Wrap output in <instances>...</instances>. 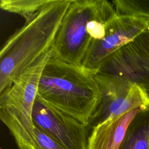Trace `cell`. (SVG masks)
<instances>
[{"label":"cell","mask_w":149,"mask_h":149,"mask_svg":"<svg viewBox=\"0 0 149 149\" xmlns=\"http://www.w3.org/2000/svg\"><path fill=\"white\" fill-rule=\"evenodd\" d=\"M72 0H49L6 41L0 52V93L52 48Z\"/></svg>","instance_id":"obj_1"},{"label":"cell","mask_w":149,"mask_h":149,"mask_svg":"<svg viewBox=\"0 0 149 149\" xmlns=\"http://www.w3.org/2000/svg\"><path fill=\"white\" fill-rule=\"evenodd\" d=\"M148 26V17L116 13L107 23L104 37L92 42L82 65L96 70L106 58L147 30Z\"/></svg>","instance_id":"obj_7"},{"label":"cell","mask_w":149,"mask_h":149,"mask_svg":"<svg viewBox=\"0 0 149 149\" xmlns=\"http://www.w3.org/2000/svg\"><path fill=\"white\" fill-rule=\"evenodd\" d=\"M148 31H149V26H148V29H147Z\"/></svg>","instance_id":"obj_13"},{"label":"cell","mask_w":149,"mask_h":149,"mask_svg":"<svg viewBox=\"0 0 149 149\" xmlns=\"http://www.w3.org/2000/svg\"><path fill=\"white\" fill-rule=\"evenodd\" d=\"M49 0H1V8L5 11L15 13L29 19Z\"/></svg>","instance_id":"obj_11"},{"label":"cell","mask_w":149,"mask_h":149,"mask_svg":"<svg viewBox=\"0 0 149 149\" xmlns=\"http://www.w3.org/2000/svg\"><path fill=\"white\" fill-rule=\"evenodd\" d=\"M53 56L52 48L22 73L0 95V118L13 136L19 149H34L32 112L43 69Z\"/></svg>","instance_id":"obj_3"},{"label":"cell","mask_w":149,"mask_h":149,"mask_svg":"<svg viewBox=\"0 0 149 149\" xmlns=\"http://www.w3.org/2000/svg\"><path fill=\"white\" fill-rule=\"evenodd\" d=\"M119 149H149V105L132 120Z\"/></svg>","instance_id":"obj_10"},{"label":"cell","mask_w":149,"mask_h":149,"mask_svg":"<svg viewBox=\"0 0 149 149\" xmlns=\"http://www.w3.org/2000/svg\"><path fill=\"white\" fill-rule=\"evenodd\" d=\"M112 3L118 14L149 18V1L115 0Z\"/></svg>","instance_id":"obj_12"},{"label":"cell","mask_w":149,"mask_h":149,"mask_svg":"<svg viewBox=\"0 0 149 149\" xmlns=\"http://www.w3.org/2000/svg\"><path fill=\"white\" fill-rule=\"evenodd\" d=\"M116 13L112 2L72 0L61 24L52 47L53 56L81 66L93 41L87 31L91 20Z\"/></svg>","instance_id":"obj_4"},{"label":"cell","mask_w":149,"mask_h":149,"mask_svg":"<svg viewBox=\"0 0 149 149\" xmlns=\"http://www.w3.org/2000/svg\"><path fill=\"white\" fill-rule=\"evenodd\" d=\"M96 70L136 84L149 99V31L109 55Z\"/></svg>","instance_id":"obj_6"},{"label":"cell","mask_w":149,"mask_h":149,"mask_svg":"<svg viewBox=\"0 0 149 149\" xmlns=\"http://www.w3.org/2000/svg\"><path fill=\"white\" fill-rule=\"evenodd\" d=\"M32 118L37 126L65 149H87L88 127L37 96Z\"/></svg>","instance_id":"obj_8"},{"label":"cell","mask_w":149,"mask_h":149,"mask_svg":"<svg viewBox=\"0 0 149 149\" xmlns=\"http://www.w3.org/2000/svg\"><path fill=\"white\" fill-rule=\"evenodd\" d=\"M144 107L136 108L116 119L108 120L93 127L88 138L87 149H119L130 122Z\"/></svg>","instance_id":"obj_9"},{"label":"cell","mask_w":149,"mask_h":149,"mask_svg":"<svg viewBox=\"0 0 149 149\" xmlns=\"http://www.w3.org/2000/svg\"><path fill=\"white\" fill-rule=\"evenodd\" d=\"M101 100L91 118L89 131L108 120L116 119L136 108L149 105V99L136 84L119 77L96 72Z\"/></svg>","instance_id":"obj_5"},{"label":"cell","mask_w":149,"mask_h":149,"mask_svg":"<svg viewBox=\"0 0 149 149\" xmlns=\"http://www.w3.org/2000/svg\"><path fill=\"white\" fill-rule=\"evenodd\" d=\"M96 72L52 56L41 73L37 96L88 126L101 100Z\"/></svg>","instance_id":"obj_2"}]
</instances>
